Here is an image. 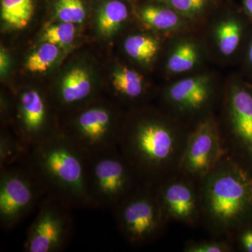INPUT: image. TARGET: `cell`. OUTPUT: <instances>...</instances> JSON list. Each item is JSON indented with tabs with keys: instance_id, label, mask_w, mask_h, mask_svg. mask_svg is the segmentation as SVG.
<instances>
[{
	"instance_id": "1",
	"label": "cell",
	"mask_w": 252,
	"mask_h": 252,
	"mask_svg": "<svg viewBox=\"0 0 252 252\" xmlns=\"http://www.w3.org/2000/svg\"><path fill=\"white\" fill-rule=\"evenodd\" d=\"M189 134L163 121L142 118L122 129L119 149L144 183L155 185L178 173Z\"/></svg>"
},
{
	"instance_id": "2",
	"label": "cell",
	"mask_w": 252,
	"mask_h": 252,
	"mask_svg": "<svg viewBox=\"0 0 252 252\" xmlns=\"http://www.w3.org/2000/svg\"><path fill=\"white\" fill-rule=\"evenodd\" d=\"M202 220L216 235H229L252 210V177L228 152L200 182Z\"/></svg>"
},
{
	"instance_id": "3",
	"label": "cell",
	"mask_w": 252,
	"mask_h": 252,
	"mask_svg": "<svg viewBox=\"0 0 252 252\" xmlns=\"http://www.w3.org/2000/svg\"><path fill=\"white\" fill-rule=\"evenodd\" d=\"M88 156L61 131L32 147L23 162L74 208L91 209L86 183Z\"/></svg>"
},
{
	"instance_id": "4",
	"label": "cell",
	"mask_w": 252,
	"mask_h": 252,
	"mask_svg": "<svg viewBox=\"0 0 252 252\" xmlns=\"http://www.w3.org/2000/svg\"><path fill=\"white\" fill-rule=\"evenodd\" d=\"M86 183L91 210L112 211L145 184L119 148L88 156Z\"/></svg>"
},
{
	"instance_id": "5",
	"label": "cell",
	"mask_w": 252,
	"mask_h": 252,
	"mask_svg": "<svg viewBox=\"0 0 252 252\" xmlns=\"http://www.w3.org/2000/svg\"><path fill=\"white\" fill-rule=\"evenodd\" d=\"M118 229L132 246L158 238L168 223L155 186L144 184L112 210Z\"/></svg>"
},
{
	"instance_id": "6",
	"label": "cell",
	"mask_w": 252,
	"mask_h": 252,
	"mask_svg": "<svg viewBox=\"0 0 252 252\" xmlns=\"http://www.w3.org/2000/svg\"><path fill=\"white\" fill-rule=\"evenodd\" d=\"M49 190L24 162L0 170V224L5 230L17 226L39 206Z\"/></svg>"
},
{
	"instance_id": "7",
	"label": "cell",
	"mask_w": 252,
	"mask_h": 252,
	"mask_svg": "<svg viewBox=\"0 0 252 252\" xmlns=\"http://www.w3.org/2000/svg\"><path fill=\"white\" fill-rule=\"evenodd\" d=\"M74 207L55 194L41 200L28 228L23 250L26 252H61L65 250L74 233Z\"/></svg>"
},
{
	"instance_id": "8",
	"label": "cell",
	"mask_w": 252,
	"mask_h": 252,
	"mask_svg": "<svg viewBox=\"0 0 252 252\" xmlns=\"http://www.w3.org/2000/svg\"><path fill=\"white\" fill-rule=\"evenodd\" d=\"M116 114L103 104H94L74 114L60 131L87 156L119 148L123 127Z\"/></svg>"
},
{
	"instance_id": "9",
	"label": "cell",
	"mask_w": 252,
	"mask_h": 252,
	"mask_svg": "<svg viewBox=\"0 0 252 252\" xmlns=\"http://www.w3.org/2000/svg\"><path fill=\"white\" fill-rule=\"evenodd\" d=\"M227 152L217 123L205 118L189 132L178 173L200 184Z\"/></svg>"
},
{
	"instance_id": "10",
	"label": "cell",
	"mask_w": 252,
	"mask_h": 252,
	"mask_svg": "<svg viewBox=\"0 0 252 252\" xmlns=\"http://www.w3.org/2000/svg\"><path fill=\"white\" fill-rule=\"evenodd\" d=\"M154 186L167 221L195 226L202 220L200 184L177 173Z\"/></svg>"
},
{
	"instance_id": "11",
	"label": "cell",
	"mask_w": 252,
	"mask_h": 252,
	"mask_svg": "<svg viewBox=\"0 0 252 252\" xmlns=\"http://www.w3.org/2000/svg\"><path fill=\"white\" fill-rule=\"evenodd\" d=\"M15 132L30 148L60 131L50 124L49 107L44 95L30 89L18 95Z\"/></svg>"
},
{
	"instance_id": "12",
	"label": "cell",
	"mask_w": 252,
	"mask_h": 252,
	"mask_svg": "<svg viewBox=\"0 0 252 252\" xmlns=\"http://www.w3.org/2000/svg\"><path fill=\"white\" fill-rule=\"evenodd\" d=\"M230 137L224 141L228 153H243L252 162V94L235 87L228 102Z\"/></svg>"
},
{
	"instance_id": "13",
	"label": "cell",
	"mask_w": 252,
	"mask_h": 252,
	"mask_svg": "<svg viewBox=\"0 0 252 252\" xmlns=\"http://www.w3.org/2000/svg\"><path fill=\"white\" fill-rule=\"evenodd\" d=\"M210 86L206 77L182 79L168 89L167 99L177 110L182 113L198 112L208 103Z\"/></svg>"
},
{
	"instance_id": "14",
	"label": "cell",
	"mask_w": 252,
	"mask_h": 252,
	"mask_svg": "<svg viewBox=\"0 0 252 252\" xmlns=\"http://www.w3.org/2000/svg\"><path fill=\"white\" fill-rule=\"evenodd\" d=\"M89 73L82 67H75L66 74L58 91L57 99L63 107H72L88 100L93 93Z\"/></svg>"
},
{
	"instance_id": "15",
	"label": "cell",
	"mask_w": 252,
	"mask_h": 252,
	"mask_svg": "<svg viewBox=\"0 0 252 252\" xmlns=\"http://www.w3.org/2000/svg\"><path fill=\"white\" fill-rule=\"evenodd\" d=\"M128 17L126 5L119 0H110L101 5L97 11V26L99 32L111 36L117 32L123 23Z\"/></svg>"
},
{
	"instance_id": "16",
	"label": "cell",
	"mask_w": 252,
	"mask_h": 252,
	"mask_svg": "<svg viewBox=\"0 0 252 252\" xmlns=\"http://www.w3.org/2000/svg\"><path fill=\"white\" fill-rule=\"evenodd\" d=\"M112 84L119 95L129 100L140 98L144 92L143 77L127 67L119 68L114 71Z\"/></svg>"
},
{
	"instance_id": "17",
	"label": "cell",
	"mask_w": 252,
	"mask_h": 252,
	"mask_svg": "<svg viewBox=\"0 0 252 252\" xmlns=\"http://www.w3.org/2000/svg\"><path fill=\"white\" fill-rule=\"evenodd\" d=\"M34 14L32 0H1V20L9 27H27Z\"/></svg>"
},
{
	"instance_id": "18",
	"label": "cell",
	"mask_w": 252,
	"mask_h": 252,
	"mask_svg": "<svg viewBox=\"0 0 252 252\" xmlns=\"http://www.w3.org/2000/svg\"><path fill=\"white\" fill-rule=\"evenodd\" d=\"M30 148L14 131V134L1 131L0 135V170L22 162Z\"/></svg>"
},
{
	"instance_id": "19",
	"label": "cell",
	"mask_w": 252,
	"mask_h": 252,
	"mask_svg": "<svg viewBox=\"0 0 252 252\" xmlns=\"http://www.w3.org/2000/svg\"><path fill=\"white\" fill-rule=\"evenodd\" d=\"M126 54L139 62L149 63L158 52V41L151 36L135 34L128 36L124 41Z\"/></svg>"
},
{
	"instance_id": "20",
	"label": "cell",
	"mask_w": 252,
	"mask_h": 252,
	"mask_svg": "<svg viewBox=\"0 0 252 252\" xmlns=\"http://www.w3.org/2000/svg\"><path fill=\"white\" fill-rule=\"evenodd\" d=\"M140 14L147 25L160 31L173 29L180 24V17L172 9L149 5L142 8Z\"/></svg>"
},
{
	"instance_id": "21",
	"label": "cell",
	"mask_w": 252,
	"mask_h": 252,
	"mask_svg": "<svg viewBox=\"0 0 252 252\" xmlns=\"http://www.w3.org/2000/svg\"><path fill=\"white\" fill-rule=\"evenodd\" d=\"M216 35L220 52L230 56L238 49L241 40V26L235 20L223 21L217 27Z\"/></svg>"
},
{
	"instance_id": "22",
	"label": "cell",
	"mask_w": 252,
	"mask_h": 252,
	"mask_svg": "<svg viewBox=\"0 0 252 252\" xmlns=\"http://www.w3.org/2000/svg\"><path fill=\"white\" fill-rule=\"evenodd\" d=\"M198 60V51L191 43L179 44L167 61V67L173 73H182L190 70Z\"/></svg>"
},
{
	"instance_id": "23",
	"label": "cell",
	"mask_w": 252,
	"mask_h": 252,
	"mask_svg": "<svg viewBox=\"0 0 252 252\" xmlns=\"http://www.w3.org/2000/svg\"><path fill=\"white\" fill-rule=\"evenodd\" d=\"M59 46L49 42H44L35 51L30 55L26 67L32 73H43L47 71L59 59Z\"/></svg>"
},
{
	"instance_id": "24",
	"label": "cell",
	"mask_w": 252,
	"mask_h": 252,
	"mask_svg": "<svg viewBox=\"0 0 252 252\" xmlns=\"http://www.w3.org/2000/svg\"><path fill=\"white\" fill-rule=\"evenodd\" d=\"M86 14L82 0H58L55 5V16L61 22L81 23Z\"/></svg>"
},
{
	"instance_id": "25",
	"label": "cell",
	"mask_w": 252,
	"mask_h": 252,
	"mask_svg": "<svg viewBox=\"0 0 252 252\" xmlns=\"http://www.w3.org/2000/svg\"><path fill=\"white\" fill-rule=\"evenodd\" d=\"M75 33L74 23L61 22L48 28L43 34L42 41L58 46H67L74 41Z\"/></svg>"
},
{
	"instance_id": "26",
	"label": "cell",
	"mask_w": 252,
	"mask_h": 252,
	"mask_svg": "<svg viewBox=\"0 0 252 252\" xmlns=\"http://www.w3.org/2000/svg\"><path fill=\"white\" fill-rule=\"evenodd\" d=\"M231 248L229 243L220 240H201L189 242L186 244L187 252H229Z\"/></svg>"
},
{
	"instance_id": "27",
	"label": "cell",
	"mask_w": 252,
	"mask_h": 252,
	"mask_svg": "<svg viewBox=\"0 0 252 252\" xmlns=\"http://www.w3.org/2000/svg\"><path fill=\"white\" fill-rule=\"evenodd\" d=\"M166 1L176 12L185 16H194L203 11L207 0H166Z\"/></svg>"
},
{
	"instance_id": "28",
	"label": "cell",
	"mask_w": 252,
	"mask_h": 252,
	"mask_svg": "<svg viewBox=\"0 0 252 252\" xmlns=\"http://www.w3.org/2000/svg\"><path fill=\"white\" fill-rule=\"evenodd\" d=\"M240 243L245 251L252 252V229L243 232L240 237Z\"/></svg>"
},
{
	"instance_id": "29",
	"label": "cell",
	"mask_w": 252,
	"mask_h": 252,
	"mask_svg": "<svg viewBox=\"0 0 252 252\" xmlns=\"http://www.w3.org/2000/svg\"><path fill=\"white\" fill-rule=\"evenodd\" d=\"M9 67V57L4 50H1L0 54V70L1 75H5Z\"/></svg>"
},
{
	"instance_id": "30",
	"label": "cell",
	"mask_w": 252,
	"mask_h": 252,
	"mask_svg": "<svg viewBox=\"0 0 252 252\" xmlns=\"http://www.w3.org/2000/svg\"><path fill=\"white\" fill-rule=\"evenodd\" d=\"M243 3L247 12L252 17V0H243Z\"/></svg>"
},
{
	"instance_id": "31",
	"label": "cell",
	"mask_w": 252,
	"mask_h": 252,
	"mask_svg": "<svg viewBox=\"0 0 252 252\" xmlns=\"http://www.w3.org/2000/svg\"><path fill=\"white\" fill-rule=\"evenodd\" d=\"M248 60L250 63L252 64V41L251 44H250V48H249Z\"/></svg>"
}]
</instances>
